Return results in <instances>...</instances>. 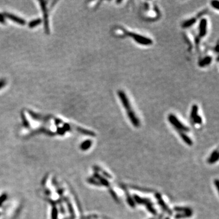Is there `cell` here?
Here are the masks:
<instances>
[{
  "label": "cell",
  "instance_id": "29",
  "mask_svg": "<svg viewBox=\"0 0 219 219\" xmlns=\"http://www.w3.org/2000/svg\"><path fill=\"white\" fill-rule=\"evenodd\" d=\"M149 219H155V218H149Z\"/></svg>",
  "mask_w": 219,
  "mask_h": 219
},
{
  "label": "cell",
  "instance_id": "7",
  "mask_svg": "<svg viewBox=\"0 0 219 219\" xmlns=\"http://www.w3.org/2000/svg\"><path fill=\"white\" fill-rule=\"evenodd\" d=\"M4 16L7 17V18L11 19L12 21L15 22V23H17L19 25H24L25 23H26V22L24 20V19H23L22 18H19L15 15H13L11 13H4Z\"/></svg>",
  "mask_w": 219,
  "mask_h": 219
},
{
  "label": "cell",
  "instance_id": "1",
  "mask_svg": "<svg viewBox=\"0 0 219 219\" xmlns=\"http://www.w3.org/2000/svg\"><path fill=\"white\" fill-rule=\"evenodd\" d=\"M117 94L119 96V99L121 102V104H123L124 108L127 111V116L129 117V119L131 123L133 124V126L135 127H139L140 126V122H139V119L136 116L135 113H134V111L133 110L130 101L129 100V98L123 90H119L117 92Z\"/></svg>",
  "mask_w": 219,
  "mask_h": 219
},
{
  "label": "cell",
  "instance_id": "6",
  "mask_svg": "<svg viewBox=\"0 0 219 219\" xmlns=\"http://www.w3.org/2000/svg\"><path fill=\"white\" fill-rule=\"evenodd\" d=\"M207 25L208 22L206 18L201 19L199 25V36L200 37H204L207 33Z\"/></svg>",
  "mask_w": 219,
  "mask_h": 219
},
{
  "label": "cell",
  "instance_id": "12",
  "mask_svg": "<svg viewBox=\"0 0 219 219\" xmlns=\"http://www.w3.org/2000/svg\"><path fill=\"white\" fill-rule=\"evenodd\" d=\"M212 57L210 56H208V57L204 58L200 62H199V64H198L199 67L201 68H203V67H205L209 65L212 62Z\"/></svg>",
  "mask_w": 219,
  "mask_h": 219
},
{
  "label": "cell",
  "instance_id": "21",
  "mask_svg": "<svg viewBox=\"0 0 219 219\" xmlns=\"http://www.w3.org/2000/svg\"><path fill=\"white\" fill-rule=\"evenodd\" d=\"M88 182L90 183V184H92V185H96V186H101V184L99 183L96 179L95 178H90L88 179Z\"/></svg>",
  "mask_w": 219,
  "mask_h": 219
},
{
  "label": "cell",
  "instance_id": "15",
  "mask_svg": "<svg viewBox=\"0 0 219 219\" xmlns=\"http://www.w3.org/2000/svg\"><path fill=\"white\" fill-rule=\"evenodd\" d=\"M92 145V141L90 139H88V140H85L84 142H83L81 145V149L82 150H87L89 149Z\"/></svg>",
  "mask_w": 219,
  "mask_h": 219
},
{
  "label": "cell",
  "instance_id": "25",
  "mask_svg": "<svg viewBox=\"0 0 219 219\" xmlns=\"http://www.w3.org/2000/svg\"><path fill=\"white\" fill-rule=\"evenodd\" d=\"M5 22L4 20V15L0 13V23H4Z\"/></svg>",
  "mask_w": 219,
  "mask_h": 219
},
{
  "label": "cell",
  "instance_id": "24",
  "mask_svg": "<svg viewBox=\"0 0 219 219\" xmlns=\"http://www.w3.org/2000/svg\"><path fill=\"white\" fill-rule=\"evenodd\" d=\"M6 85V81L4 80H1L0 81V89H1L2 87H3L4 85Z\"/></svg>",
  "mask_w": 219,
  "mask_h": 219
},
{
  "label": "cell",
  "instance_id": "23",
  "mask_svg": "<svg viewBox=\"0 0 219 219\" xmlns=\"http://www.w3.org/2000/svg\"><path fill=\"white\" fill-rule=\"evenodd\" d=\"M110 194H111V197L113 198V199H114V200H116V202L119 200V198H118V197H117V195L116 194V193H115V192H114L113 190L110 189Z\"/></svg>",
  "mask_w": 219,
  "mask_h": 219
},
{
  "label": "cell",
  "instance_id": "13",
  "mask_svg": "<svg viewBox=\"0 0 219 219\" xmlns=\"http://www.w3.org/2000/svg\"><path fill=\"white\" fill-rule=\"evenodd\" d=\"M180 137L182 138V139H183V141L186 144H188V146H192L193 144V141L192 139L186 135L185 134V133H183V132H181L180 133Z\"/></svg>",
  "mask_w": 219,
  "mask_h": 219
},
{
  "label": "cell",
  "instance_id": "17",
  "mask_svg": "<svg viewBox=\"0 0 219 219\" xmlns=\"http://www.w3.org/2000/svg\"><path fill=\"white\" fill-rule=\"evenodd\" d=\"M174 211L180 212V213H183V212H190L192 211V209L188 207H182V206H176L174 208Z\"/></svg>",
  "mask_w": 219,
  "mask_h": 219
},
{
  "label": "cell",
  "instance_id": "28",
  "mask_svg": "<svg viewBox=\"0 0 219 219\" xmlns=\"http://www.w3.org/2000/svg\"><path fill=\"white\" fill-rule=\"evenodd\" d=\"M162 218H163V215H160V217H159L158 219H162Z\"/></svg>",
  "mask_w": 219,
  "mask_h": 219
},
{
  "label": "cell",
  "instance_id": "18",
  "mask_svg": "<svg viewBox=\"0 0 219 219\" xmlns=\"http://www.w3.org/2000/svg\"><path fill=\"white\" fill-rule=\"evenodd\" d=\"M198 108L197 105H194L191 109V117L192 119H194L196 116L198 115Z\"/></svg>",
  "mask_w": 219,
  "mask_h": 219
},
{
  "label": "cell",
  "instance_id": "16",
  "mask_svg": "<svg viewBox=\"0 0 219 219\" xmlns=\"http://www.w3.org/2000/svg\"><path fill=\"white\" fill-rule=\"evenodd\" d=\"M77 130L78 132H79L80 133H82V134H84V135H89V136H96V133L92 131H90V130H86V129H82V128H80V127H78L77 128Z\"/></svg>",
  "mask_w": 219,
  "mask_h": 219
},
{
  "label": "cell",
  "instance_id": "10",
  "mask_svg": "<svg viewBox=\"0 0 219 219\" xmlns=\"http://www.w3.org/2000/svg\"><path fill=\"white\" fill-rule=\"evenodd\" d=\"M94 176L96 178V180H97V181L101 184V185L104 186L105 187H108L110 186L109 182L102 175H100L98 173H95Z\"/></svg>",
  "mask_w": 219,
  "mask_h": 219
},
{
  "label": "cell",
  "instance_id": "9",
  "mask_svg": "<svg viewBox=\"0 0 219 219\" xmlns=\"http://www.w3.org/2000/svg\"><path fill=\"white\" fill-rule=\"evenodd\" d=\"M133 200H134V202H135L136 203H138L139 205H144L145 206H146L149 203H151V202L149 200V199L142 198L136 195H135L133 196Z\"/></svg>",
  "mask_w": 219,
  "mask_h": 219
},
{
  "label": "cell",
  "instance_id": "27",
  "mask_svg": "<svg viewBox=\"0 0 219 219\" xmlns=\"http://www.w3.org/2000/svg\"><path fill=\"white\" fill-rule=\"evenodd\" d=\"M218 45H217V46H216V48H215V49H216L217 52H218Z\"/></svg>",
  "mask_w": 219,
  "mask_h": 219
},
{
  "label": "cell",
  "instance_id": "8",
  "mask_svg": "<svg viewBox=\"0 0 219 219\" xmlns=\"http://www.w3.org/2000/svg\"><path fill=\"white\" fill-rule=\"evenodd\" d=\"M204 13H205V11H203V12H202L200 14H199L200 15H198L197 17H194V18H192L189 19H188V20H186V22H185L183 25H182V27L183 28H190L191 27L194 23H196L197 22V18H198L199 17H200V16L202 15V14H203Z\"/></svg>",
  "mask_w": 219,
  "mask_h": 219
},
{
  "label": "cell",
  "instance_id": "14",
  "mask_svg": "<svg viewBox=\"0 0 219 219\" xmlns=\"http://www.w3.org/2000/svg\"><path fill=\"white\" fill-rule=\"evenodd\" d=\"M193 212L190 211V212H183V213H178L176 215H175V218L176 219H181V218H188L190 217L192 215Z\"/></svg>",
  "mask_w": 219,
  "mask_h": 219
},
{
  "label": "cell",
  "instance_id": "20",
  "mask_svg": "<svg viewBox=\"0 0 219 219\" xmlns=\"http://www.w3.org/2000/svg\"><path fill=\"white\" fill-rule=\"evenodd\" d=\"M193 120H194V122L195 124H197L201 125V124H202V117H201V116H198V115L196 116H195V117L193 119Z\"/></svg>",
  "mask_w": 219,
  "mask_h": 219
},
{
  "label": "cell",
  "instance_id": "2",
  "mask_svg": "<svg viewBox=\"0 0 219 219\" xmlns=\"http://www.w3.org/2000/svg\"><path fill=\"white\" fill-rule=\"evenodd\" d=\"M126 34L127 35L133 38L134 40L139 45H141L143 46H150L153 43L152 40L150 39V38L144 37L143 35H139L134 32H126Z\"/></svg>",
  "mask_w": 219,
  "mask_h": 219
},
{
  "label": "cell",
  "instance_id": "5",
  "mask_svg": "<svg viewBox=\"0 0 219 219\" xmlns=\"http://www.w3.org/2000/svg\"><path fill=\"white\" fill-rule=\"evenodd\" d=\"M155 197L156 198V199L158 200V204L160 205V206L162 208V209L166 211L168 214L169 215H172V211L169 209V208L167 206L166 203L164 202V201L163 200V199L162 198L161 195L160 194H156L155 195Z\"/></svg>",
  "mask_w": 219,
  "mask_h": 219
},
{
  "label": "cell",
  "instance_id": "26",
  "mask_svg": "<svg viewBox=\"0 0 219 219\" xmlns=\"http://www.w3.org/2000/svg\"><path fill=\"white\" fill-rule=\"evenodd\" d=\"M214 184H215V187H216V188H217V191H218V185H219V182H218V180H217H217H215L214 181Z\"/></svg>",
  "mask_w": 219,
  "mask_h": 219
},
{
  "label": "cell",
  "instance_id": "3",
  "mask_svg": "<svg viewBox=\"0 0 219 219\" xmlns=\"http://www.w3.org/2000/svg\"><path fill=\"white\" fill-rule=\"evenodd\" d=\"M168 120L173 126H174L176 129H177L179 130L185 132H187L189 130V129L179 121V119L173 114H169Z\"/></svg>",
  "mask_w": 219,
  "mask_h": 219
},
{
  "label": "cell",
  "instance_id": "19",
  "mask_svg": "<svg viewBox=\"0 0 219 219\" xmlns=\"http://www.w3.org/2000/svg\"><path fill=\"white\" fill-rule=\"evenodd\" d=\"M42 23V20L40 19H34V20L32 21L29 24V26L31 28H34L37 26H38V25H40Z\"/></svg>",
  "mask_w": 219,
  "mask_h": 219
},
{
  "label": "cell",
  "instance_id": "4",
  "mask_svg": "<svg viewBox=\"0 0 219 219\" xmlns=\"http://www.w3.org/2000/svg\"><path fill=\"white\" fill-rule=\"evenodd\" d=\"M40 4H41V7H42V11L43 12L45 32L47 34H48L49 32V25H48V15L46 6V3L47 2L46 1H40Z\"/></svg>",
  "mask_w": 219,
  "mask_h": 219
},
{
  "label": "cell",
  "instance_id": "11",
  "mask_svg": "<svg viewBox=\"0 0 219 219\" xmlns=\"http://www.w3.org/2000/svg\"><path fill=\"white\" fill-rule=\"evenodd\" d=\"M218 156H219L218 151L217 150H214L211 153V155L209 157V158L208 159V163L209 164H211L216 163L218 161Z\"/></svg>",
  "mask_w": 219,
  "mask_h": 219
},
{
  "label": "cell",
  "instance_id": "22",
  "mask_svg": "<svg viewBox=\"0 0 219 219\" xmlns=\"http://www.w3.org/2000/svg\"><path fill=\"white\" fill-rule=\"evenodd\" d=\"M211 6L214 9H216L217 10L219 9V2L218 1H212L211 2Z\"/></svg>",
  "mask_w": 219,
  "mask_h": 219
}]
</instances>
